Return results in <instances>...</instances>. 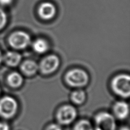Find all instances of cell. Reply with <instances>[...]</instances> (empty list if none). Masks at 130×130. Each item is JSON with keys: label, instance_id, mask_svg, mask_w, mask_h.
<instances>
[{"label": "cell", "instance_id": "6da1fadb", "mask_svg": "<svg viewBox=\"0 0 130 130\" xmlns=\"http://www.w3.org/2000/svg\"><path fill=\"white\" fill-rule=\"evenodd\" d=\"M130 77L127 74L116 76L111 82V88L115 93L123 98H128L130 95Z\"/></svg>", "mask_w": 130, "mask_h": 130}, {"label": "cell", "instance_id": "7a4b0ae2", "mask_svg": "<svg viewBox=\"0 0 130 130\" xmlns=\"http://www.w3.org/2000/svg\"><path fill=\"white\" fill-rule=\"evenodd\" d=\"M67 84L71 87H84L89 82V77L85 71L79 69H74L67 72L65 76Z\"/></svg>", "mask_w": 130, "mask_h": 130}, {"label": "cell", "instance_id": "3957f363", "mask_svg": "<svg viewBox=\"0 0 130 130\" xmlns=\"http://www.w3.org/2000/svg\"><path fill=\"white\" fill-rule=\"evenodd\" d=\"M18 109L17 101L11 96H5L0 99V116L5 119H10L15 115Z\"/></svg>", "mask_w": 130, "mask_h": 130}, {"label": "cell", "instance_id": "277c9868", "mask_svg": "<svg viewBox=\"0 0 130 130\" xmlns=\"http://www.w3.org/2000/svg\"><path fill=\"white\" fill-rule=\"evenodd\" d=\"M31 39L29 35L24 31H16L10 35L9 43L13 48L21 50L26 48L30 45Z\"/></svg>", "mask_w": 130, "mask_h": 130}, {"label": "cell", "instance_id": "5b68a950", "mask_svg": "<svg viewBox=\"0 0 130 130\" xmlns=\"http://www.w3.org/2000/svg\"><path fill=\"white\" fill-rule=\"evenodd\" d=\"M95 130H115L116 121L114 117L107 112H101L95 117Z\"/></svg>", "mask_w": 130, "mask_h": 130}, {"label": "cell", "instance_id": "8992f818", "mask_svg": "<svg viewBox=\"0 0 130 130\" xmlns=\"http://www.w3.org/2000/svg\"><path fill=\"white\" fill-rule=\"evenodd\" d=\"M76 115L77 112L74 107L71 105H64L58 111L57 119L60 124L68 125L75 120Z\"/></svg>", "mask_w": 130, "mask_h": 130}, {"label": "cell", "instance_id": "52a82bcc", "mask_svg": "<svg viewBox=\"0 0 130 130\" xmlns=\"http://www.w3.org/2000/svg\"><path fill=\"white\" fill-rule=\"evenodd\" d=\"M60 63L59 58L55 55H50L42 60L39 68L44 74L54 73L58 68Z\"/></svg>", "mask_w": 130, "mask_h": 130}, {"label": "cell", "instance_id": "ba28073f", "mask_svg": "<svg viewBox=\"0 0 130 130\" xmlns=\"http://www.w3.org/2000/svg\"><path fill=\"white\" fill-rule=\"evenodd\" d=\"M55 6L50 2H44L39 6L38 13L40 17L44 20L52 19L56 14Z\"/></svg>", "mask_w": 130, "mask_h": 130}, {"label": "cell", "instance_id": "9c48e42d", "mask_svg": "<svg viewBox=\"0 0 130 130\" xmlns=\"http://www.w3.org/2000/svg\"><path fill=\"white\" fill-rule=\"evenodd\" d=\"M113 112L118 119L123 120L129 114L128 104L124 102H118L113 106Z\"/></svg>", "mask_w": 130, "mask_h": 130}, {"label": "cell", "instance_id": "30bf717a", "mask_svg": "<svg viewBox=\"0 0 130 130\" xmlns=\"http://www.w3.org/2000/svg\"><path fill=\"white\" fill-rule=\"evenodd\" d=\"M21 54L15 52H8L3 56V61L7 65L11 67L18 66L21 61Z\"/></svg>", "mask_w": 130, "mask_h": 130}, {"label": "cell", "instance_id": "8fae6325", "mask_svg": "<svg viewBox=\"0 0 130 130\" xmlns=\"http://www.w3.org/2000/svg\"><path fill=\"white\" fill-rule=\"evenodd\" d=\"M22 71L27 75H32L39 69V66L36 62L32 60H27L23 62L21 66Z\"/></svg>", "mask_w": 130, "mask_h": 130}, {"label": "cell", "instance_id": "7c38bea8", "mask_svg": "<svg viewBox=\"0 0 130 130\" xmlns=\"http://www.w3.org/2000/svg\"><path fill=\"white\" fill-rule=\"evenodd\" d=\"M24 79L22 76L17 72H13L8 76L7 82L9 85L13 88H18L22 85Z\"/></svg>", "mask_w": 130, "mask_h": 130}, {"label": "cell", "instance_id": "4fadbf2b", "mask_svg": "<svg viewBox=\"0 0 130 130\" xmlns=\"http://www.w3.org/2000/svg\"><path fill=\"white\" fill-rule=\"evenodd\" d=\"M32 47L35 52L38 54H43L48 49V44L45 39L39 38L34 42Z\"/></svg>", "mask_w": 130, "mask_h": 130}, {"label": "cell", "instance_id": "5bb4252c", "mask_svg": "<svg viewBox=\"0 0 130 130\" xmlns=\"http://www.w3.org/2000/svg\"><path fill=\"white\" fill-rule=\"evenodd\" d=\"M71 99L73 103L75 104H82L85 101L86 99L85 92L81 90H75L71 94Z\"/></svg>", "mask_w": 130, "mask_h": 130}, {"label": "cell", "instance_id": "9a60e30c", "mask_svg": "<svg viewBox=\"0 0 130 130\" xmlns=\"http://www.w3.org/2000/svg\"><path fill=\"white\" fill-rule=\"evenodd\" d=\"M74 130H94L90 123L86 120L79 121L74 126Z\"/></svg>", "mask_w": 130, "mask_h": 130}, {"label": "cell", "instance_id": "2e32d148", "mask_svg": "<svg viewBox=\"0 0 130 130\" xmlns=\"http://www.w3.org/2000/svg\"><path fill=\"white\" fill-rule=\"evenodd\" d=\"M7 22V15L3 9L0 8V30L5 26Z\"/></svg>", "mask_w": 130, "mask_h": 130}, {"label": "cell", "instance_id": "e0dca14e", "mask_svg": "<svg viewBox=\"0 0 130 130\" xmlns=\"http://www.w3.org/2000/svg\"><path fill=\"white\" fill-rule=\"evenodd\" d=\"M46 130H62V129L59 124H52L48 126Z\"/></svg>", "mask_w": 130, "mask_h": 130}, {"label": "cell", "instance_id": "ac0fdd59", "mask_svg": "<svg viewBox=\"0 0 130 130\" xmlns=\"http://www.w3.org/2000/svg\"><path fill=\"white\" fill-rule=\"evenodd\" d=\"M0 130H10V127L5 122H0Z\"/></svg>", "mask_w": 130, "mask_h": 130}, {"label": "cell", "instance_id": "d6986e66", "mask_svg": "<svg viewBox=\"0 0 130 130\" xmlns=\"http://www.w3.org/2000/svg\"><path fill=\"white\" fill-rule=\"evenodd\" d=\"M13 0H0V5L2 6H8L12 2Z\"/></svg>", "mask_w": 130, "mask_h": 130}, {"label": "cell", "instance_id": "ffe728a7", "mask_svg": "<svg viewBox=\"0 0 130 130\" xmlns=\"http://www.w3.org/2000/svg\"><path fill=\"white\" fill-rule=\"evenodd\" d=\"M2 61H3V55H2L1 50H0V64L1 63Z\"/></svg>", "mask_w": 130, "mask_h": 130}, {"label": "cell", "instance_id": "44dd1931", "mask_svg": "<svg viewBox=\"0 0 130 130\" xmlns=\"http://www.w3.org/2000/svg\"><path fill=\"white\" fill-rule=\"evenodd\" d=\"M120 130H129L128 128H127V127H124V128H122V129H120Z\"/></svg>", "mask_w": 130, "mask_h": 130}]
</instances>
